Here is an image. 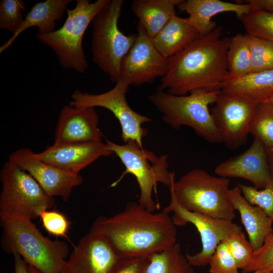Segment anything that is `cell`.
<instances>
[{
  "mask_svg": "<svg viewBox=\"0 0 273 273\" xmlns=\"http://www.w3.org/2000/svg\"><path fill=\"white\" fill-rule=\"evenodd\" d=\"M123 259L105 238L89 232L74 246L60 273H114Z\"/></svg>",
  "mask_w": 273,
  "mask_h": 273,
  "instance_id": "15",
  "label": "cell"
},
{
  "mask_svg": "<svg viewBox=\"0 0 273 273\" xmlns=\"http://www.w3.org/2000/svg\"><path fill=\"white\" fill-rule=\"evenodd\" d=\"M214 104L211 113L222 142L230 149L244 145L257 104L221 90Z\"/></svg>",
  "mask_w": 273,
  "mask_h": 273,
  "instance_id": "13",
  "label": "cell"
},
{
  "mask_svg": "<svg viewBox=\"0 0 273 273\" xmlns=\"http://www.w3.org/2000/svg\"><path fill=\"white\" fill-rule=\"evenodd\" d=\"M242 194L251 204L261 208L273 219V178L267 186L262 189L239 184Z\"/></svg>",
  "mask_w": 273,
  "mask_h": 273,
  "instance_id": "32",
  "label": "cell"
},
{
  "mask_svg": "<svg viewBox=\"0 0 273 273\" xmlns=\"http://www.w3.org/2000/svg\"><path fill=\"white\" fill-rule=\"evenodd\" d=\"M229 196L234 209L240 213L249 242L256 251L273 234V219L261 208L250 204L243 196L238 185L230 189Z\"/></svg>",
  "mask_w": 273,
  "mask_h": 273,
  "instance_id": "20",
  "label": "cell"
},
{
  "mask_svg": "<svg viewBox=\"0 0 273 273\" xmlns=\"http://www.w3.org/2000/svg\"><path fill=\"white\" fill-rule=\"evenodd\" d=\"M123 3V0H109L92 22L93 61L115 82L120 80L121 62L136 38V34L125 35L118 27Z\"/></svg>",
  "mask_w": 273,
  "mask_h": 273,
  "instance_id": "7",
  "label": "cell"
},
{
  "mask_svg": "<svg viewBox=\"0 0 273 273\" xmlns=\"http://www.w3.org/2000/svg\"><path fill=\"white\" fill-rule=\"evenodd\" d=\"M170 193V203L162 210L174 213L171 218L176 226H184L188 223L193 224L201 237V251L194 255L186 254L192 266L209 264L218 245L230 235L242 231L241 228L233 221L215 218L186 209L179 204L172 192Z\"/></svg>",
  "mask_w": 273,
  "mask_h": 273,
  "instance_id": "11",
  "label": "cell"
},
{
  "mask_svg": "<svg viewBox=\"0 0 273 273\" xmlns=\"http://www.w3.org/2000/svg\"><path fill=\"white\" fill-rule=\"evenodd\" d=\"M242 22L246 34L273 42V15L251 10L238 18Z\"/></svg>",
  "mask_w": 273,
  "mask_h": 273,
  "instance_id": "28",
  "label": "cell"
},
{
  "mask_svg": "<svg viewBox=\"0 0 273 273\" xmlns=\"http://www.w3.org/2000/svg\"><path fill=\"white\" fill-rule=\"evenodd\" d=\"M146 273H194L179 243L149 257Z\"/></svg>",
  "mask_w": 273,
  "mask_h": 273,
  "instance_id": "25",
  "label": "cell"
},
{
  "mask_svg": "<svg viewBox=\"0 0 273 273\" xmlns=\"http://www.w3.org/2000/svg\"><path fill=\"white\" fill-rule=\"evenodd\" d=\"M248 35L251 52L250 73L273 70V42Z\"/></svg>",
  "mask_w": 273,
  "mask_h": 273,
  "instance_id": "29",
  "label": "cell"
},
{
  "mask_svg": "<svg viewBox=\"0 0 273 273\" xmlns=\"http://www.w3.org/2000/svg\"><path fill=\"white\" fill-rule=\"evenodd\" d=\"M108 1L77 0L74 8L67 9V16L61 28L48 34H36L40 42L53 51L62 68L85 73L88 63L82 48V39L90 23Z\"/></svg>",
  "mask_w": 273,
  "mask_h": 273,
  "instance_id": "6",
  "label": "cell"
},
{
  "mask_svg": "<svg viewBox=\"0 0 273 273\" xmlns=\"http://www.w3.org/2000/svg\"><path fill=\"white\" fill-rule=\"evenodd\" d=\"M13 255L14 260V273H31L29 265L18 254Z\"/></svg>",
  "mask_w": 273,
  "mask_h": 273,
  "instance_id": "38",
  "label": "cell"
},
{
  "mask_svg": "<svg viewBox=\"0 0 273 273\" xmlns=\"http://www.w3.org/2000/svg\"><path fill=\"white\" fill-rule=\"evenodd\" d=\"M222 27L217 26L169 58L168 72L157 90L175 95L196 90H221L229 77L227 53L231 39L222 37Z\"/></svg>",
  "mask_w": 273,
  "mask_h": 273,
  "instance_id": "2",
  "label": "cell"
},
{
  "mask_svg": "<svg viewBox=\"0 0 273 273\" xmlns=\"http://www.w3.org/2000/svg\"><path fill=\"white\" fill-rule=\"evenodd\" d=\"M137 30L135 41L121 62L120 79L126 80L130 85L140 86L163 77L168 72L169 62L139 23Z\"/></svg>",
  "mask_w": 273,
  "mask_h": 273,
  "instance_id": "12",
  "label": "cell"
},
{
  "mask_svg": "<svg viewBox=\"0 0 273 273\" xmlns=\"http://www.w3.org/2000/svg\"><path fill=\"white\" fill-rule=\"evenodd\" d=\"M35 153L29 149L20 148L9 155L8 161L28 172L49 196H59L67 201L73 189L83 183L82 177L41 160Z\"/></svg>",
  "mask_w": 273,
  "mask_h": 273,
  "instance_id": "14",
  "label": "cell"
},
{
  "mask_svg": "<svg viewBox=\"0 0 273 273\" xmlns=\"http://www.w3.org/2000/svg\"><path fill=\"white\" fill-rule=\"evenodd\" d=\"M234 259L239 269L243 270L248 266L254 255V249L242 231L229 236L223 241Z\"/></svg>",
  "mask_w": 273,
  "mask_h": 273,
  "instance_id": "31",
  "label": "cell"
},
{
  "mask_svg": "<svg viewBox=\"0 0 273 273\" xmlns=\"http://www.w3.org/2000/svg\"><path fill=\"white\" fill-rule=\"evenodd\" d=\"M230 180L194 169L174 180L169 188L186 209L213 218L233 221L236 217L229 196Z\"/></svg>",
  "mask_w": 273,
  "mask_h": 273,
  "instance_id": "5",
  "label": "cell"
},
{
  "mask_svg": "<svg viewBox=\"0 0 273 273\" xmlns=\"http://www.w3.org/2000/svg\"><path fill=\"white\" fill-rule=\"evenodd\" d=\"M89 232L105 238L122 258H147L176 243V225L168 213H154L130 202L123 211L100 216Z\"/></svg>",
  "mask_w": 273,
  "mask_h": 273,
  "instance_id": "1",
  "label": "cell"
},
{
  "mask_svg": "<svg viewBox=\"0 0 273 273\" xmlns=\"http://www.w3.org/2000/svg\"><path fill=\"white\" fill-rule=\"evenodd\" d=\"M29 267L31 273H41L39 270L33 266L29 265Z\"/></svg>",
  "mask_w": 273,
  "mask_h": 273,
  "instance_id": "41",
  "label": "cell"
},
{
  "mask_svg": "<svg viewBox=\"0 0 273 273\" xmlns=\"http://www.w3.org/2000/svg\"><path fill=\"white\" fill-rule=\"evenodd\" d=\"M106 144L124 166L123 175L130 173L136 178L140 191L138 203L154 212L159 208L152 197L157 184L161 183L169 188L175 180V172L168 170L167 156H157L134 141L119 145L107 140Z\"/></svg>",
  "mask_w": 273,
  "mask_h": 273,
  "instance_id": "8",
  "label": "cell"
},
{
  "mask_svg": "<svg viewBox=\"0 0 273 273\" xmlns=\"http://www.w3.org/2000/svg\"><path fill=\"white\" fill-rule=\"evenodd\" d=\"M229 77H239L250 73L251 52L247 34L231 37L227 53Z\"/></svg>",
  "mask_w": 273,
  "mask_h": 273,
  "instance_id": "26",
  "label": "cell"
},
{
  "mask_svg": "<svg viewBox=\"0 0 273 273\" xmlns=\"http://www.w3.org/2000/svg\"><path fill=\"white\" fill-rule=\"evenodd\" d=\"M252 273H273V269H259L254 271Z\"/></svg>",
  "mask_w": 273,
  "mask_h": 273,
  "instance_id": "40",
  "label": "cell"
},
{
  "mask_svg": "<svg viewBox=\"0 0 273 273\" xmlns=\"http://www.w3.org/2000/svg\"><path fill=\"white\" fill-rule=\"evenodd\" d=\"M221 91L240 96L258 104L273 95V70L250 73L239 77H228Z\"/></svg>",
  "mask_w": 273,
  "mask_h": 273,
  "instance_id": "22",
  "label": "cell"
},
{
  "mask_svg": "<svg viewBox=\"0 0 273 273\" xmlns=\"http://www.w3.org/2000/svg\"><path fill=\"white\" fill-rule=\"evenodd\" d=\"M39 217L43 227L50 234L67 238L71 223L64 214L57 210L47 209L40 213Z\"/></svg>",
  "mask_w": 273,
  "mask_h": 273,
  "instance_id": "34",
  "label": "cell"
},
{
  "mask_svg": "<svg viewBox=\"0 0 273 273\" xmlns=\"http://www.w3.org/2000/svg\"><path fill=\"white\" fill-rule=\"evenodd\" d=\"M265 269H273V234L267 238L260 248L254 251L252 261L242 271L250 273Z\"/></svg>",
  "mask_w": 273,
  "mask_h": 273,
  "instance_id": "35",
  "label": "cell"
},
{
  "mask_svg": "<svg viewBox=\"0 0 273 273\" xmlns=\"http://www.w3.org/2000/svg\"><path fill=\"white\" fill-rule=\"evenodd\" d=\"M26 8L22 0L0 1V28L14 34L21 26L24 19L22 11Z\"/></svg>",
  "mask_w": 273,
  "mask_h": 273,
  "instance_id": "30",
  "label": "cell"
},
{
  "mask_svg": "<svg viewBox=\"0 0 273 273\" xmlns=\"http://www.w3.org/2000/svg\"><path fill=\"white\" fill-rule=\"evenodd\" d=\"M214 172L228 178H244L257 189L265 188L272 180L266 147L256 138L246 151L219 164Z\"/></svg>",
  "mask_w": 273,
  "mask_h": 273,
  "instance_id": "17",
  "label": "cell"
},
{
  "mask_svg": "<svg viewBox=\"0 0 273 273\" xmlns=\"http://www.w3.org/2000/svg\"><path fill=\"white\" fill-rule=\"evenodd\" d=\"M179 10L186 12L189 16L188 22L204 36L216 27L215 22L211 19L214 16L224 12L235 13L237 18L251 11L248 4L227 2L220 0H183L177 6Z\"/></svg>",
  "mask_w": 273,
  "mask_h": 273,
  "instance_id": "19",
  "label": "cell"
},
{
  "mask_svg": "<svg viewBox=\"0 0 273 273\" xmlns=\"http://www.w3.org/2000/svg\"><path fill=\"white\" fill-rule=\"evenodd\" d=\"M183 0H133V13L147 35L153 38L176 15V7Z\"/></svg>",
  "mask_w": 273,
  "mask_h": 273,
  "instance_id": "23",
  "label": "cell"
},
{
  "mask_svg": "<svg viewBox=\"0 0 273 273\" xmlns=\"http://www.w3.org/2000/svg\"><path fill=\"white\" fill-rule=\"evenodd\" d=\"M209 264L210 273H239L236 261L223 241L217 246Z\"/></svg>",
  "mask_w": 273,
  "mask_h": 273,
  "instance_id": "33",
  "label": "cell"
},
{
  "mask_svg": "<svg viewBox=\"0 0 273 273\" xmlns=\"http://www.w3.org/2000/svg\"><path fill=\"white\" fill-rule=\"evenodd\" d=\"M0 178V212L32 220L55 205L54 198L47 194L28 172L9 161L3 166Z\"/></svg>",
  "mask_w": 273,
  "mask_h": 273,
  "instance_id": "9",
  "label": "cell"
},
{
  "mask_svg": "<svg viewBox=\"0 0 273 273\" xmlns=\"http://www.w3.org/2000/svg\"><path fill=\"white\" fill-rule=\"evenodd\" d=\"M129 86L126 80L120 79L112 88L102 94H93L76 89L72 94L69 105L108 109L120 123L121 136L124 143L134 141L142 146V140L148 133L142 125L150 122L151 119L137 113L129 106L126 94Z\"/></svg>",
  "mask_w": 273,
  "mask_h": 273,
  "instance_id": "10",
  "label": "cell"
},
{
  "mask_svg": "<svg viewBox=\"0 0 273 273\" xmlns=\"http://www.w3.org/2000/svg\"><path fill=\"white\" fill-rule=\"evenodd\" d=\"M99 121L95 108L70 105L64 106L59 115L53 145L101 142L102 134L98 127Z\"/></svg>",
  "mask_w": 273,
  "mask_h": 273,
  "instance_id": "16",
  "label": "cell"
},
{
  "mask_svg": "<svg viewBox=\"0 0 273 273\" xmlns=\"http://www.w3.org/2000/svg\"><path fill=\"white\" fill-rule=\"evenodd\" d=\"M200 36L197 30L188 22L187 18L175 15L152 40L162 55L170 58Z\"/></svg>",
  "mask_w": 273,
  "mask_h": 273,
  "instance_id": "24",
  "label": "cell"
},
{
  "mask_svg": "<svg viewBox=\"0 0 273 273\" xmlns=\"http://www.w3.org/2000/svg\"><path fill=\"white\" fill-rule=\"evenodd\" d=\"M267 156L272 178H273V147L266 148Z\"/></svg>",
  "mask_w": 273,
  "mask_h": 273,
  "instance_id": "39",
  "label": "cell"
},
{
  "mask_svg": "<svg viewBox=\"0 0 273 273\" xmlns=\"http://www.w3.org/2000/svg\"><path fill=\"white\" fill-rule=\"evenodd\" d=\"M220 92L196 90L188 95H175L157 90L148 99L162 113L163 120L172 128L189 126L206 141L220 143L222 136L209 109Z\"/></svg>",
  "mask_w": 273,
  "mask_h": 273,
  "instance_id": "4",
  "label": "cell"
},
{
  "mask_svg": "<svg viewBox=\"0 0 273 273\" xmlns=\"http://www.w3.org/2000/svg\"><path fill=\"white\" fill-rule=\"evenodd\" d=\"M265 102H272L273 103V95L271 96L269 99H268Z\"/></svg>",
  "mask_w": 273,
  "mask_h": 273,
  "instance_id": "42",
  "label": "cell"
},
{
  "mask_svg": "<svg viewBox=\"0 0 273 273\" xmlns=\"http://www.w3.org/2000/svg\"><path fill=\"white\" fill-rule=\"evenodd\" d=\"M252 10L262 11L273 15V0H246Z\"/></svg>",
  "mask_w": 273,
  "mask_h": 273,
  "instance_id": "37",
  "label": "cell"
},
{
  "mask_svg": "<svg viewBox=\"0 0 273 273\" xmlns=\"http://www.w3.org/2000/svg\"><path fill=\"white\" fill-rule=\"evenodd\" d=\"M1 245L7 253L20 255L41 273H60L69 253L67 243L43 236L32 219L0 212Z\"/></svg>",
  "mask_w": 273,
  "mask_h": 273,
  "instance_id": "3",
  "label": "cell"
},
{
  "mask_svg": "<svg viewBox=\"0 0 273 273\" xmlns=\"http://www.w3.org/2000/svg\"><path fill=\"white\" fill-rule=\"evenodd\" d=\"M72 0H46L34 4L25 16L20 28L0 47V54L8 49L21 33L36 27L38 34H45L55 31L56 22L61 20Z\"/></svg>",
  "mask_w": 273,
  "mask_h": 273,
  "instance_id": "21",
  "label": "cell"
},
{
  "mask_svg": "<svg viewBox=\"0 0 273 273\" xmlns=\"http://www.w3.org/2000/svg\"><path fill=\"white\" fill-rule=\"evenodd\" d=\"M249 134L260 140L266 148L273 147V103L263 102L257 104Z\"/></svg>",
  "mask_w": 273,
  "mask_h": 273,
  "instance_id": "27",
  "label": "cell"
},
{
  "mask_svg": "<svg viewBox=\"0 0 273 273\" xmlns=\"http://www.w3.org/2000/svg\"><path fill=\"white\" fill-rule=\"evenodd\" d=\"M149 257L123 258L114 273H146Z\"/></svg>",
  "mask_w": 273,
  "mask_h": 273,
  "instance_id": "36",
  "label": "cell"
},
{
  "mask_svg": "<svg viewBox=\"0 0 273 273\" xmlns=\"http://www.w3.org/2000/svg\"><path fill=\"white\" fill-rule=\"evenodd\" d=\"M113 154L106 143L52 145L43 151L35 153L37 158L65 171L79 174V172L101 157Z\"/></svg>",
  "mask_w": 273,
  "mask_h": 273,
  "instance_id": "18",
  "label": "cell"
}]
</instances>
